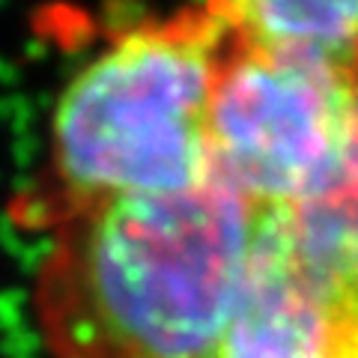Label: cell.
<instances>
[{"label": "cell", "mask_w": 358, "mask_h": 358, "mask_svg": "<svg viewBox=\"0 0 358 358\" xmlns=\"http://www.w3.org/2000/svg\"><path fill=\"white\" fill-rule=\"evenodd\" d=\"M0 78H3V81H13V78H15V75H13V69H9V66H6L3 60H0Z\"/></svg>", "instance_id": "obj_7"}, {"label": "cell", "mask_w": 358, "mask_h": 358, "mask_svg": "<svg viewBox=\"0 0 358 358\" xmlns=\"http://www.w3.org/2000/svg\"><path fill=\"white\" fill-rule=\"evenodd\" d=\"M358 96V66L233 39L209 102V176L254 209L331 192Z\"/></svg>", "instance_id": "obj_3"}, {"label": "cell", "mask_w": 358, "mask_h": 358, "mask_svg": "<svg viewBox=\"0 0 358 358\" xmlns=\"http://www.w3.org/2000/svg\"><path fill=\"white\" fill-rule=\"evenodd\" d=\"M257 209L209 176L57 224L36 313L57 358H218L254 245Z\"/></svg>", "instance_id": "obj_1"}, {"label": "cell", "mask_w": 358, "mask_h": 358, "mask_svg": "<svg viewBox=\"0 0 358 358\" xmlns=\"http://www.w3.org/2000/svg\"><path fill=\"white\" fill-rule=\"evenodd\" d=\"M233 39L230 18L212 0L120 33L90 60L54 110V192L36 224L203 185L209 102Z\"/></svg>", "instance_id": "obj_2"}, {"label": "cell", "mask_w": 358, "mask_h": 358, "mask_svg": "<svg viewBox=\"0 0 358 358\" xmlns=\"http://www.w3.org/2000/svg\"><path fill=\"white\" fill-rule=\"evenodd\" d=\"M281 212L301 272L358 322V114L346 134L331 192Z\"/></svg>", "instance_id": "obj_5"}, {"label": "cell", "mask_w": 358, "mask_h": 358, "mask_svg": "<svg viewBox=\"0 0 358 358\" xmlns=\"http://www.w3.org/2000/svg\"><path fill=\"white\" fill-rule=\"evenodd\" d=\"M218 358H358V322L301 272L281 209H257L248 268Z\"/></svg>", "instance_id": "obj_4"}, {"label": "cell", "mask_w": 358, "mask_h": 358, "mask_svg": "<svg viewBox=\"0 0 358 358\" xmlns=\"http://www.w3.org/2000/svg\"><path fill=\"white\" fill-rule=\"evenodd\" d=\"M242 42L358 66V0H215Z\"/></svg>", "instance_id": "obj_6"}]
</instances>
